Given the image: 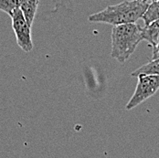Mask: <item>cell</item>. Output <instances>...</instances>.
Instances as JSON below:
<instances>
[{
  "mask_svg": "<svg viewBox=\"0 0 159 158\" xmlns=\"http://www.w3.org/2000/svg\"><path fill=\"white\" fill-rule=\"evenodd\" d=\"M149 3L139 0H126L117 5L106 7L103 10L89 16V21L106 23L111 26L136 23L143 15Z\"/></svg>",
  "mask_w": 159,
  "mask_h": 158,
  "instance_id": "obj_1",
  "label": "cell"
},
{
  "mask_svg": "<svg viewBox=\"0 0 159 158\" xmlns=\"http://www.w3.org/2000/svg\"><path fill=\"white\" fill-rule=\"evenodd\" d=\"M143 29L136 23L114 26L111 29V58L125 63L143 40Z\"/></svg>",
  "mask_w": 159,
  "mask_h": 158,
  "instance_id": "obj_2",
  "label": "cell"
},
{
  "mask_svg": "<svg viewBox=\"0 0 159 158\" xmlns=\"http://www.w3.org/2000/svg\"><path fill=\"white\" fill-rule=\"evenodd\" d=\"M134 95L126 104V110H132L152 97L159 90V75H140Z\"/></svg>",
  "mask_w": 159,
  "mask_h": 158,
  "instance_id": "obj_3",
  "label": "cell"
},
{
  "mask_svg": "<svg viewBox=\"0 0 159 158\" xmlns=\"http://www.w3.org/2000/svg\"><path fill=\"white\" fill-rule=\"evenodd\" d=\"M12 19V28L15 33L16 44L25 52H30L33 49L31 38V27L26 20L21 9H16L10 16Z\"/></svg>",
  "mask_w": 159,
  "mask_h": 158,
  "instance_id": "obj_4",
  "label": "cell"
},
{
  "mask_svg": "<svg viewBox=\"0 0 159 158\" xmlns=\"http://www.w3.org/2000/svg\"><path fill=\"white\" fill-rule=\"evenodd\" d=\"M143 39L146 40L152 48H156L159 45V20L144 26L143 29Z\"/></svg>",
  "mask_w": 159,
  "mask_h": 158,
  "instance_id": "obj_5",
  "label": "cell"
},
{
  "mask_svg": "<svg viewBox=\"0 0 159 158\" xmlns=\"http://www.w3.org/2000/svg\"><path fill=\"white\" fill-rule=\"evenodd\" d=\"M39 4V0H23V3L21 5L20 9L23 12L27 22L30 27H32L33 21L35 19Z\"/></svg>",
  "mask_w": 159,
  "mask_h": 158,
  "instance_id": "obj_6",
  "label": "cell"
},
{
  "mask_svg": "<svg viewBox=\"0 0 159 158\" xmlns=\"http://www.w3.org/2000/svg\"><path fill=\"white\" fill-rule=\"evenodd\" d=\"M140 75H159V58L152 60L131 73L132 77H138Z\"/></svg>",
  "mask_w": 159,
  "mask_h": 158,
  "instance_id": "obj_7",
  "label": "cell"
},
{
  "mask_svg": "<svg viewBox=\"0 0 159 158\" xmlns=\"http://www.w3.org/2000/svg\"><path fill=\"white\" fill-rule=\"evenodd\" d=\"M143 19L144 26H148L151 23L159 20V1H153L149 3Z\"/></svg>",
  "mask_w": 159,
  "mask_h": 158,
  "instance_id": "obj_8",
  "label": "cell"
},
{
  "mask_svg": "<svg viewBox=\"0 0 159 158\" xmlns=\"http://www.w3.org/2000/svg\"><path fill=\"white\" fill-rule=\"evenodd\" d=\"M22 3L23 0H0V10L11 16L14 11L21 7Z\"/></svg>",
  "mask_w": 159,
  "mask_h": 158,
  "instance_id": "obj_9",
  "label": "cell"
},
{
  "mask_svg": "<svg viewBox=\"0 0 159 158\" xmlns=\"http://www.w3.org/2000/svg\"><path fill=\"white\" fill-rule=\"evenodd\" d=\"M139 1H143V2H146V3H150L151 0H139Z\"/></svg>",
  "mask_w": 159,
  "mask_h": 158,
  "instance_id": "obj_10",
  "label": "cell"
},
{
  "mask_svg": "<svg viewBox=\"0 0 159 158\" xmlns=\"http://www.w3.org/2000/svg\"><path fill=\"white\" fill-rule=\"evenodd\" d=\"M153 1H159V0H151V2H153ZM151 2H150V3H151Z\"/></svg>",
  "mask_w": 159,
  "mask_h": 158,
  "instance_id": "obj_11",
  "label": "cell"
}]
</instances>
